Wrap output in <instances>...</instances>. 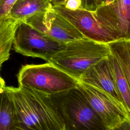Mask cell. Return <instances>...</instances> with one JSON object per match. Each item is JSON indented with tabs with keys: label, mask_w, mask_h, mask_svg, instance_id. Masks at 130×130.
<instances>
[{
	"label": "cell",
	"mask_w": 130,
	"mask_h": 130,
	"mask_svg": "<svg viewBox=\"0 0 130 130\" xmlns=\"http://www.w3.org/2000/svg\"><path fill=\"white\" fill-rule=\"evenodd\" d=\"M5 90L12 106L13 130H64L50 95L21 86H6Z\"/></svg>",
	"instance_id": "1"
},
{
	"label": "cell",
	"mask_w": 130,
	"mask_h": 130,
	"mask_svg": "<svg viewBox=\"0 0 130 130\" xmlns=\"http://www.w3.org/2000/svg\"><path fill=\"white\" fill-rule=\"evenodd\" d=\"M61 116L64 130H110L77 87L50 95Z\"/></svg>",
	"instance_id": "2"
},
{
	"label": "cell",
	"mask_w": 130,
	"mask_h": 130,
	"mask_svg": "<svg viewBox=\"0 0 130 130\" xmlns=\"http://www.w3.org/2000/svg\"><path fill=\"white\" fill-rule=\"evenodd\" d=\"M110 54L108 44L84 38L66 44L64 48L55 54L48 62L79 81L90 67Z\"/></svg>",
	"instance_id": "3"
},
{
	"label": "cell",
	"mask_w": 130,
	"mask_h": 130,
	"mask_svg": "<svg viewBox=\"0 0 130 130\" xmlns=\"http://www.w3.org/2000/svg\"><path fill=\"white\" fill-rule=\"evenodd\" d=\"M19 86L51 95L68 91L78 81L52 63L22 66L17 75Z\"/></svg>",
	"instance_id": "4"
},
{
	"label": "cell",
	"mask_w": 130,
	"mask_h": 130,
	"mask_svg": "<svg viewBox=\"0 0 130 130\" xmlns=\"http://www.w3.org/2000/svg\"><path fill=\"white\" fill-rule=\"evenodd\" d=\"M66 44L53 40L23 21H20L15 32L12 47L22 55L39 58L49 62Z\"/></svg>",
	"instance_id": "5"
},
{
	"label": "cell",
	"mask_w": 130,
	"mask_h": 130,
	"mask_svg": "<svg viewBox=\"0 0 130 130\" xmlns=\"http://www.w3.org/2000/svg\"><path fill=\"white\" fill-rule=\"evenodd\" d=\"M22 21L49 38L63 44L84 38L66 18L52 8Z\"/></svg>",
	"instance_id": "6"
},
{
	"label": "cell",
	"mask_w": 130,
	"mask_h": 130,
	"mask_svg": "<svg viewBox=\"0 0 130 130\" xmlns=\"http://www.w3.org/2000/svg\"><path fill=\"white\" fill-rule=\"evenodd\" d=\"M102 27L116 41H130V0H115L93 12Z\"/></svg>",
	"instance_id": "7"
},
{
	"label": "cell",
	"mask_w": 130,
	"mask_h": 130,
	"mask_svg": "<svg viewBox=\"0 0 130 130\" xmlns=\"http://www.w3.org/2000/svg\"><path fill=\"white\" fill-rule=\"evenodd\" d=\"M77 87L110 129L130 119V114L125 107L105 91L79 81Z\"/></svg>",
	"instance_id": "8"
},
{
	"label": "cell",
	"mask_w": 130,
	"mask_h": 130,
	"mask_svg": "<svg viewBox=\"0 0 130 130\" xmlns=\"http://www.w3.org/2000/svg\"><path fill=\"white\" fill-rule=\"evenodd\" d=\"M52 8L66 18L84 38L107 44L115 41L102 27L93 12L82 8L72 10L63 5H53Z\"/></svg>",
	"instance_id": "9"
},
{
	"label": "cell",
	"mask_w": 130,
	"mask_h": 130,
	"mask_svg": "<svg viewBox=\"0 0 130 130\" xmlns=\"http://www.w3.org/2000/svg\"><path fill=\"white\" fill-rule=\"evenodd\" d=\"M108 57L90 67L79 81L103 90L124 106Z\"/></svg>",
	"instance_id": "10"
},
{
	"label": "cell",
	"mask_w": 130,
	"mask_h": 130,
	"mask_svg": "<svg viewBox=\"0 0 130 130\" xmlns=\"http://www.w3.org/2000/svg\"><path fill=\"white\" fill-rule=\"evenodd\" d=\"M50 0H17L12 6L9 16L22 21L52 7Z\"/></svg>",
	"instance_id": "11"
},
{
	"label": "cell",
	"mask_w": 130,
	"mask_h": 130,
	"mask_svg": "<svg viewBox=\"0 0 130 130\" xmlns=\"http://www.w3.org/2000/svg\"><path fill=\"white\" fill-rule=\"evenodd\" d=\"M20 21L9 16L0 20V69L10 56L15 32Z\"/></svg>",
	"instance_id": "12"
},
{
	"label": "cell",
	"mask_w": 130,
	"mask_h": 130,
	"mask_svg": "<svg viewBox=\"0 0 130 130\" xmlns=\"http://www.w3.org/2000/svg\"><path fill=\"white\" fill-rule=\"evenodd\" d=\"M108 57L117 89L124 106L130 114V88L125 75L119 61L111 52Z\"/></svg>",
	"instance_id": "13"
},
{
	"label": "cell",
	"mask_w": 130,
	"mask_h": 130,
	"mask_svg": "<svg viewBox=\"0 0 130 130\" xmlns=\"http://www.w3.org/2000/svg\"><path fill=\"white\" fill-rule=\"evenodd\" d=\"M108 45L123 70L130 88V41H116Z\"/></svg>",
	"instance_id": "14"
},
{
	"label": "cell",
	"mask_w": 130,
	"mask_h": 130,
	"mask_svg": "<svg viewBox=\"0 0 130 130\" xmlns=\"http://www.w3.org/2000/svg\"><path fill=\"white\" fill-rule=\"evenodd\" d=\"M13 129L12 106L5 90L0 93V130Z\"/></svg>",
	"instance_id": "15"
},
{
	"label": "cell",
	"mask_w": 130,
	"mask_h": 130,
	"mask_svg": "<svg viewBox=\"0 0 130 130\" xmlns=\"http://www.w3.org/2000/svg\"><path fill=\"white\" fill-rule=\"evenodd\" d=\"M17 0H0V20L9 16L10 11Z\"/></svg>",
	"instance_id": "16"
},
{
	"label": "cell",
	"mask_w": 130,
	"mask_h": 130,
	"mask_svg": "<svg viewBox=\"0 0 130 130\" xmlns=\"http://www.w3.org/2000/svg\"><path fill=\"white\" fill-rule=\"evenodd\" d=\"M82 9L94 12L99 7V0H81Z\"/></svg>",
	"instance_id": "17"
},
{
	"label": "cell",
	"mask_w": 130,
	"mask_h": 130,
	"mask_svg": "<svg viewBox=\"0 0 130 130\" xmlns=\"http://www.w3.org/2000/svg\"><path fill=\"white\" fill-rule=\"evenodd\" d=\"M81 0H68L66 2L64 6L70 10H75L81 8Z\"/></svg>",
	"instance_id": "18"
},
{
	"label": "cell",
	"mask_w": 130,
	"mask_h": 130,
	"mask_svg": "<svg viewBox=\"0 0 130 130\" xmlns=\"http://www.w3.org/2000/svg\"><path fill=\"white\" fill-rule=\"evenodd\" d=\"M110 130H130V119L124 120Z\"/></svg>",
	"instance_id": "19"
},
{
	"label": "cell",
	"mask_w": 130,
	"mask_h": 130,
	"mask_svg": "<svg viewBox=\"0 0 130 130\" xmlns=\"http://www.w3.org/2000/svg\"><path fill=\"white\" fill-rule=\"evenodd\" d=\"M6 87V86L5 81L0 74V93L3 92L5 90Z\"/></svg>",
	"instance_id": "20"
},
{
	"label": "cell",
	"mask_w": 130,
	"mask_h": 130,
	"mask_svg": "<svg viewBox=\"0 0 130 130\" xmlns=\"http://www.w3.org/2000/svg\"><path fill=\"white\" fill-rule=\"evenodd\" d=\"M52 4V5H64L65 0H50Z\"/></svg>",
	"instance_id": "21"
},
{
	"label": "cell",
	"mask_w": 130,
	"mask_h": 130,
	"mask_svg": "<svg viewBox=\"0 0 130 130\" xmlns=\"http://www.w3.org/2000/svg\"><path fill=\"white\" fill-rule=\"evenodd\" d=\"M115 0H99V7L102 6V5H107L109 3H111L114 1H115Z\"/></svg>",
	"instance_id": "22"
},
{
	"label": "cell",
	"mask_w": 130,
	"mask_h": 130,
	"mask_svg": "<svg viewBox=\"0 0 130 130\" xmlns=\"http://www.w3.org/2000/svg\"><path fill=\"white\" fill-rule=\"evenodd\" d=\"M68 1V0H65V3H66V1Z\"/></svg>",
	"instance_id": "23"
}]
</instances>
